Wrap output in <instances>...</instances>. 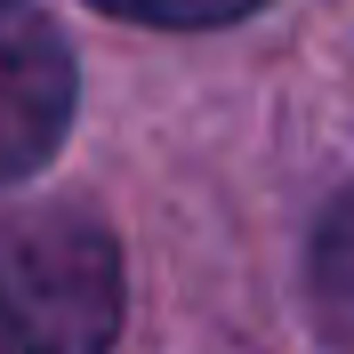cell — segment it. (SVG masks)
Listing matches in <instances>:
<instances>
[{"label": "cell", "instance_id": "cell-3", "mask_svg": "<svg viewBox=\"0 0 354 354\" xmlns=\"http://www.w3.org/2000/svg\"><path fill=\"white\" fill-rule=\"evenodd\" d=\"M306 306H314V330L330 338L338 354H354V185L314 218V242H306Z\"/></svg>", "mask_w": 354, "mask_h": 354}, {"label": "cell", "instance_id": "cell-2", "mask_svg": "<svg viewBox=\"0 0 354 354\" xmlns=\"http://www.w3.org/2000/svg\"><path fill=\"white\" fill-rule=\"evenodd\" d=\"M73 129V48L32 0H0V185L32 177Z\"/></svg>", "mask_w": 354, "mask_h": 354}, {"label": "cell", "instance_id": "cell-4", "mask_svg": "<svg viewBox=\"0 0 354 354\" xmlns=\"http://www.w3.org/2000/svg\"><path fill=\"white\" fill-rule=\"evenodd\" d=\"M105 17H129V24H161V32H209V24H234L266 0H88Z\"/></svg>", "mask_w": 354, "mask_h": 354}, {"label": "cell", "instance_id": "cell-1", "mask_svg": "<svg viewBox=\"0 0 354 354\" xmlns=\"http://www.w3.org/2000/svg\"><path fill=\"white\" fill-rule=\"evenodd\" d=\"M121 250L88 209H0V354H113Z\"/></svg>", "mask_w": 354, "mask_h": 354}]
</instances>
